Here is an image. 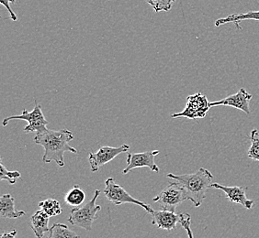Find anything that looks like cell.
<instances>
[{"label": "cell", "instance_id": "5b68a950", "mask_svg": "<svg viewBox=\"0 0 259 238\" xmlns=\"http://www.w3.org/2000/svg\"><path fill=\"white\" fill-rule=\"evenodd\" d=\"M103 194L110 203L116 204V205H120L122 204H137L145 209L146 213H151V214L155 211L150 206L149 204H145L144 202H141L139 200L134 198L120 185L116 184L113 178H109L106 180Z\"/></svg>", "mask_w": 259, "mask_h": 238}, {"label": "cell", "instance_id": "7a4b0ae2", "mask_svg": "<svg viewBox=\"0 0 259 238\" xmlns=\"http://www.w3.org/2000/svg\"><path fill=\"white\" fill-rule=\"evenodd\" d=\"M166 177L175 180L176 183L184 189L187 199L192 202L195 207H199L202 204L208 189L213 184V175L204 168H200L193 173L182 175L169 173Z\"/></svg>", "mask_w": 259, "mask_h": 238}, {"label": "cell", "instance_id": "603a6c76", "mask_svg": "<svg viewBox=\"0 0 259 238\" xmlns=\"http://www.w3.org/2000/svg\"><path fill=\"white\" fill-rule=\"evenodd\" d=\"M16 0H0V4L2 6H4L6 9L9 11L10 13V17L11 20L13 21H18V16L16 15L15 12L12 10L10 4H14Z\"/></svg>", "mask_w": 259, "mask_h": 238}, {"label": "cell", "instance_id": "6da1fadb", "mask_svg": "<svg viewBox=\"0 0 259 238\" xmlns=\"http://www.w3.org/2000/svg\"><path fill=\"white\" fill-rule=\"evenodd\" d=\"M75 139L72 131L67 129L51 130L47 128L37 132L34 137V142L41 146L45 149L42 161L50 163L55 161L59 167L65 166L64 155L65 152L77 154V149L71 147L70 141Z\"/></svg>", "mask_w": 259, "mask_h": 238}, {"label": "cell", "instance_id": "44dd1931", "mask_svg": "<svg viewBox=\"0 0 259 238\" xmlns=\"http://www.w3.org/2000/svg\"><path fill=\"white\" fill-rule=\"evenodd\" d=\"M21 177V174L18 170H13L10 171L6 169L4 164L2 161L0 162V181H8L10 184H15L18 178Z\"/></svg>", "mask_w": 259, "mask_h": 238}, {"label": "cell", "instance_id": "cb8c5ba5", "mask_svg": "<svg viewBox=\"0 0 259 238\" xmlns=\"http://www.w3.org/2000/svg\"><path fill=\"white\" fill-rule=\"evenodd\" d=\"M17 233H18L17 230H12L10 232H4L0 238H16Z\"/></svg>", "mask_w": 259, "mask_h": 238}, {"label": "cell", "instance_id": "8992f818", "mask_svg": "<svg viewBox=\"0 0 259 238\" xmlns=\"http://www.w3.org/2000/svg\"><path fill=\"white\" fill-rule=\"evenodd\" d=\"M210 105L207 96L200 92L191 94L187 97V104L185 109L180 113H176L171 115L172 118L186 117V118L195 119L204 118L209 112Z\"/></svg>", "mask_w": 259, "mask_h": 238}, {"label": "cell", "instance_id": "52a82bcc", "mask_svg": "<svg viewBox=\"0 0 259 238\" xmlns=\"http://www.w3.org/2000/svg\"><path fill=\"white\" fill-rule=\"evenodd\" d=\"M187 195L184 189L178 183H171L160 193L153 201L158 204L162 210L175 212L176 208L187 201Z\"/></svg>", "mask_w": 259, "mask_h": 238}, {"label": "cell", "instance_id": "ba28073f", "mask_svg": "<svg viewBox=\"0 0 259 238\" xmlns=\"http://www.w3.org/2000/svg\"><path fill=\"white\" fill-rule=\"evenodd\" d=\"M130 149L129 145L123 144L120 147H109L104 146L99 149L95 153H90L89 161L90 164V169L92 172H97L100 167L104 166L111 160L118 157L120 154L125 153Z\"/></svg>", "mask_w": 259, "mask_h": 238}, {"label": "cell", "instance_id": "4fadbf2b", "mask_svg": "<svg viewBox=\"0 0 259 238\" xmlns=\"http://www.w3.org/2000/svg\"><path fill=\"white\" fill-rule=\"evenodd\" d=\"M49 220L50 216L39 210L30 217V228L32 229L35 236L37 238L45 237V233L49 232Z\"/></svg>", "mask_w": 259, "mask_h": 238}, {"label": "cell", "instance_id": "5bb4252c", "mask_svg": "<svg viewBox=\"0 0 259 238\" xmlns=\"http://www.w3.org/2000/svg\"><path fill=\"white\" fill-rule=\"evenodd\" d=\"M15 199L10 194H5L0 198V214L3 218L17 219L25 215L23 211H16Z\"/></svg>", "mask_w": 259, "mask_h": 238}, {"label": "cell", "instance_id": "277c9868", "mask_svg": "<svg viewBox=\"0 0 259 238\" xmlns=\"http://www.w3.org/2000/svg\"><path fill=\"white\" fill-rule=\"evenodd\" d=\"M11 120H24L28 125L24 128L25 133H31V132H40L41 130L46 129V126L48 125L47 119L45 118L44 112L41 110L40 104L35 100V106L32 111L29 112L28 110H22V113L18 115H10L3 119L2 126L6 127Z\"/></svg>", "mask_w": 259, "mask_h": 238}, {"label": "cell", "instance_id": "d6986e66", "mask_svg": "<svg viewBox=\"0 0 259 238\" xmlns=\"http://www.w3.org/2000/svg\"><path fill=\"white\" fill-rule=\"evenodd\" d=\"M251 146L247 151V156L250 159L259 162V131L257 129H253L250 133Z\"/></svg>", "mask_w": 259, "mask_h": 238}, {"label": "cell", "instance_id": "7c38bea8", "mask_svg": "<svg viewBox=\"0 0 259 238\" xmlns=\"http://www.w3.org/2000/svg\"><path fill=\"white\" fill-rule=\"evenodd\" d=\"M180 222V214L165 211V210H158L154 211L152 213V223L162 230H165L171 232L177 227V223Z\"/></svg>", "mask_w": 259, "mask_h": 238}, {"label": "cell", "instance_id": "ac0fdd59", "mask_svg": "<svg viewBox=\"0 0 259 238\" xmlns=\"http://www.w3.org/2000/svg\"><path fill=\"white\" fill-rule=\"evenodd\" d=\"M39 207L50 217L59 215L63 211L60 203L55 199H46L45 201H41L39 204Z\"/></svg>", "mask_w": 259, "mask_h": 238}, {"label": "cell", "instance_id": "9c48e42d", "mask_svg": "<svg viewBox=\"0 0 259 238\" xmlns=\"http://www.w3.org/2000/svg\"><path fill=\"white\" fill-rule=\"evenodd\" d=\"M160 153L159 150H150L141 153H129L127 156V167L123 169L122 173L128 174L131 170L136 168L146 167L153 172L158 173L159 167L155 164V157Z\"/></svg>", "mask_w": 259, "mask_h": 238}, {"label": "cell", "instance_id": "3957f363", "mask_svg": "<svg viewBox=\"0 0 259 238\" xmlns=\"http://www.w3.org/2000/svg\"><path fill=\"white\" fill-rule=\"evenodd\" d=\"M100 194V190H96L93 198L89 203L78 208L72 209L68 222L74 226L85 229V231H91L93 223L96 219H98V213L101 210V206L96 204Z\"/></svg>", "mask_w": 259, "mask_h": 238}, {"label": "cell", "instance_id": "7402d4cb", "mask_svg": "<svg viewBox=\"0 0 259 238\" xmlns=\"http://www.w3.org/2000/svg\"><path fill=\"white\" fill-rule=\"evenodd\" d=\"M180 224L187 231L189 238H194L193 232L191 230V217L189 213H180Z\"/></svg>", "mask_w": 259, "mask_h": 238}, {"label": "cell", "instance_id": "30bf717a", "mask_svg": "<svg viewBox=\"0 0 259 238\" xmlns=\"http://www.w3.org/2000/svg\"><path fill=\"white\" fill-rule=\"evenodd\" d=\"M252 97H253L252 94H249L244 88H241L236 94L229 95L220 101L210 102L209 105L210 107L232 106L248 114H250V101L252 99Z\"/></svg>", "mask_w": 259, "mask_h": 238}, {"label": "cell", "instance_id": "2e32d148", "mask_svg": "<svg viewBox=\"0 0 259 238\" xmlns=\"http://www.w3.org/2000/svg\"><path fill=\"white\" fill-rule=\"evenodd\" d=\"M85 192L77 184L72 187L65 196V203L73 208H78L80 205L85 202Z\"/></svg>", "mask_w": 259, "mask_h": 238}, {"label": "cell", "instance_id": "9a60e30c", "mask_svg": "<svg viewBox=\"0 0 259 238\" xmlns=\"http://www.w3.org/2000/svg\"><path fill=\"white\" fill-rule=\"evenodd\" d=\"M244 20H257L259 21L258 11H248L246 13H240V14H232L225 18H221L215 21V27L219 28L221 26L225 25L227 23H234L236 29L241 30V22Z\"/></svg>", "mask_w": 259, "mask_h": 238}, {"label": "cell", "instance_id": "ffe728a7", "mask_svg": "<svg viewBox=\"0 0 259 238\" xmlns=\"http://www.w3.org/2000/svg\"><path fill=\"white\" fill-rule=\"evenodd\" d=\"M156 13L168 12L172 9L176 0H145Z\"/></svg>", "mask_w": 259, "mask_h": 238}, {"label": "cell", "instance_id": "e0dca14e", "mask_svg": "<svg viewBox=\"0 0 259 238\" xmlns=\"http://www.w3.org/2000/svg\"><path fill=\"white\" fill-rule=\"evenodd\" d=\"M47 238H79V235L70 230L66 224L55 223L49 230Z\"/></svg>", "mask_w": 259, "mask_h": 238}, {"label": "cell", "instance_id": "8fae6325", "mask_svg": "<svg viewBox=\"0 0 259 238\" xmlns=\"http://www.w3.org/2000/svg\"><path fill=\"white\" fill-rule=\"evenodd\" d=\"M210 188L218 189L225 193L227 199L233 204H241L244 208L251 210L254 206L253 200L246 197L247 188L243 186H225L219 184H212Z\"/></svg>", "mask_w": 259, "mask_h": 238}]
</instances>
